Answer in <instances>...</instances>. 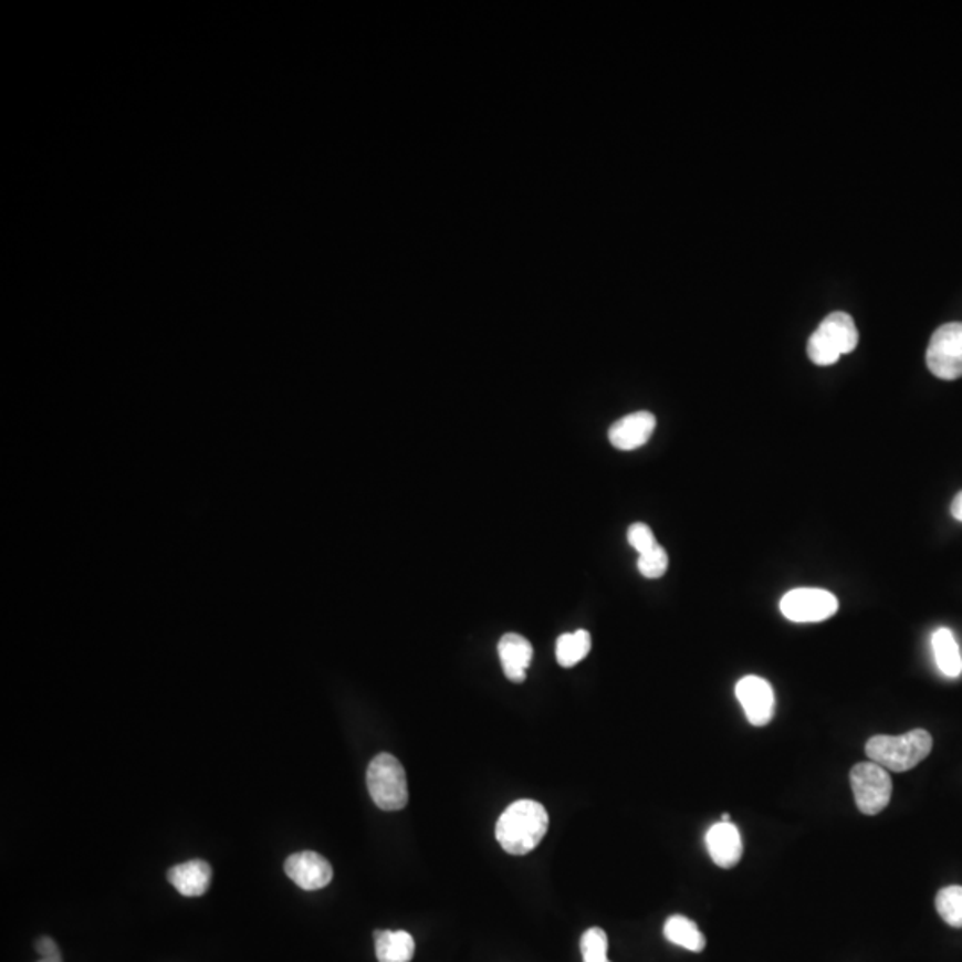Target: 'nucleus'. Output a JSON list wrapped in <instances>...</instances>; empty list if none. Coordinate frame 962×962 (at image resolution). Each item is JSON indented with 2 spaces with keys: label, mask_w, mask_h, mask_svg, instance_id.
I'll return each mask as SVG.
<instances>
[{
  "label": "nucleus",
  "mask_w": 962,
  "mask_h": 962,
  "mask_svg": "<svg viewBox=\"0 0 962 962\" xmlns=\"http://www.w3.org/2000/svg\"><path fill=\"white\" fill-rule=\"evenodd\" d=\"M736 699L752 725L763 728L774 719V690L766 679L757 676H745L740 679L736 684Z\"/></svg>",
  "instance_id": "nucleus-8"
},
{
  "label": "nucleus",
  "mask_w": 962,
  "mask_h": 962,
  "mask_svg": "<svg viewBox=\"0 0 962 962\" xmlns=\"http://www.w3.org/2000/svg\"><path fill=\"white\" fill-rule=\"evenodd\" d=\"M838 599L822 588H795L781 599V614L792 623H822L838 611Z\"/></svg>",
  "instance_id": "nucleus-7"
},
{
  "label": "nucleus",
  "mask_w": 962,
  "mask_h": 962,
  "mask_svg": "<svg viewBox=\"0 0 962 962\" xmlns=\"http://www.w3.org/2000/svg\"><path fill=\"white\" fill-rule=\"evenodd\" d=\"M932 751V736L926 729H912L900 736L879 734L866 743L870 761L888 772H908L927 760Z\"/></svg>",
  "instance_id": "nucleus-2"
},
{
  "label": "nucleus",
  "mask_w": 962,
  "mask_h": 962,
  "mask_svg": "<svg viewBox=\"0 0 962 962\" xmlns=\"http://www.w3.org/2000/svg\"><path fill=\"white\" fill-rule=\"evenodd\" d=\"M932 651H934L938 669L947 678H959L962 673V656L958 640L949 628L935 629L932 635Z\"/></svg>",
  "instance_id": "nucleus-15"
},
{
  "label": "nucleus",
  "mask_w": 962,
  "mask_h": 962,
  "mask_svg": "<svg viewBox=\"0 0 962 962\" xmlns=\"http://www.w3.org/2000/svg\"><path fill=\"white\" fill-rule=\"evenodd\" d=\"M656 428L655 414L641 412L629 414L615 422L614 427L609 428V442L614 448L620 451H631V449L641 448L651 439L652 431Z\"/></svg>",
  "instance_id": "nucleus-11"
},
{
  "label": "nucleus",
  "mask_w": 962,
  "mask_h": 962,
  "mask_svg": "<svg viewBox=\"0 0 962 962\" xmlns=\"http://www.w3.org/2000/svg\"><path fill=\"white\" fill-rule=\"evenodd\" d=\"M367 790L376 806L384 812H399L408 804L405 768L393 754L381 752L367 768Z\"/></svg>",
  "instance_id": "nucleus-4"
},
{
  "label": "nucleus",
  "mask_w": 962,
  "mask_h": 962,
  "mask_svg": "<svg viewBox=\"0 0 962 962\" xmlns=\"http://www.w3.org/2000/svg\"><path fill=\"white\" fill-rule=\"evenodd\" d=\"M36 947L38 953L42 955V959H54V961H63L61 959L60 949H57V944L52 938H40V940L34 943Z\"/></svg>",
  "instance_id": "nucleus-22"
},
{
  "label": "nucleus",
  "mask_w": 962,
  "mask_h": 962,
  "mask_svg": "<svg viewBox=\"0 0 962 962\" xmlns=\"http://www.w3.org/2000/svg\"><path fill=\"white\" fill-rule=\"evenodd\" d=\"M935 909L953 929H962V886H947L935 897Z\"/></svg>",
  "instance_id": "nucleus-18"
},
{
  "label": "nucleus",
  "mask_w": 962,
  "mask_h": 962,
  "mask_svg": "<svg viewBox=\"0 0 962 962\" xmlns=\"http://www.w3.org/2000/svg\"><path fill=\"white\" fill-rule=\"evenodd\" d=\"M498 651H500L504 676L513 683H524L527 667L532 663L533 658V647L530 640L521 637L517 632H509L501 638Z\"/></svg>",
  "instance_id": "nucleus-12"
},
{
  "label": "nucleus",
  "mask_w": 962,
  "mask_h": 962,
  "mask_svg": "<svg viewBox=\"0 0 962 962\" xmlns=\"http://www.w3.org/2000/svg\"><path fill=\"white\" fill-rule=\"evenodd\" d=\"M212 870L202 859L177 865L168 871V880L182 897H202L211 886Z\"/></svg>",
  "instance_id": "nucleus-13"
},
{
  "label": "nucleus",
  "mask_w": 962,
  "mask_h": 962,
  "mask_svg": "<svg viewBox=\"0 0 962 962\" xmlns=\"http://www.w3.org/2000/svg\"><path fill=\"white\" fill-rule=\"evenodd\" d=\"M705 848L720 868H733L743 856L742 834L733 822H719L705 833Z\"/></svg>",
  "instance_id": "nucleus-10"
},
{
  "label": "nucleus",
  "mask_w": 962,
  "mask_h": 962,
  "mask_svg": "<svg viewBox=\"0 0 962 962\" xmlns=\"http://www.w3.org/2000/svg\"><path fill=\"white\" fill-rule=\"evenodd\" d=\"M547 827L550 816L541 802L523 798L504 809L495 825V838L504 853L526 856L541 845Z\"/></svg>",
  "instance_id": "nucleus-1"
},
{
  "label": "nucleus",
  "mask_w": 962,
  "mask_h": 962,
  "mask_svg": "<svg viewBox=\"0 0 962 962\" xmlns=\"http://www.w3.org/2000/svg\"><path fill=\"white\" fill-rule=\"evenodd\" d=\"M40 962H63V961H54V959H42Z\"/></svg>",
  "instance_id": "nucleus-25"
},
{
  "label": "nucleus",
  "mask_w": 962,
  "mask_h": 962,
  "mask_svg": "<svg viewBox=\"0 0 962 962\" xmlns=\"http://www.w3.org/2000/svg\"><path fill=\"white\" fill-rule=\"evenodd\" d=\"M950 512H952L953 519H958L959 523H962V491L953 498Z\"/></svg>",
  "instance_id": "nucleus-23"
},
{
  "label": "nucleus",
  "mask_w": 962,
  "mask_h": 962,
  "mask_svg": "<svg viewBox=\"0 0 962 962\" xmlns=\"http://www.w3.org/2000/svg\"><path fill=\"white\" fill-rule=\"evenodd\" d=\"M583 962H608V935L599 927H592L582 938Z\"/></svg>",
  "instance_id": "nucleus-19"
},
{
  "label": "nucleus",
  "mask_w": 962,
  "mask_h": 962,
  "mask_svg": "<svg viewBox=\"0 0 962 962\" xmlns=\"http://www.w3.org/2000/svg\"><path fill=\"white\" fill-rule=\"evenodd\" d=\"M667 568H669V555L660 544L638 555V571L647 579H658L667 573Z\"/></svg>",
  "instance_id": "nucleus-20"
},
{
  "label": "nucleus",
  "mask_w": 962,
  "mask_h": 962,
  "mask_svg": "<svg viewBox=\"0 0 962 962\" xmlns=\"http://www.w3.org/2000/svg\"><path fill=\"white\" fill-rule=\"evenodd\" d=\"M608 962H611V961H608Z\"/></svg>",
  "instance_id": "nucleus-26"
},
{
  "label": "nucleus",
  "mask_w": 962,
  "mask_h": 962,
  "mask_svg": "<svg viewBox=\"0 0 962 962\" xmlns=\"http://www.w3.org/2000/svg\"><path fill=\"white\" fill-rule=\"evenodd\" d=\"M722 822H731V816H729L728 813H724V815H722Z\"/></svg>",
  "instance_id": "nucleus-24"
},
{
  "label": "nucleus",
  "mask_w": 962,
  "mask_h": 962,
  "mask_svg": "<svg viewBox=\"0 0 962 962\" xmlns=\"http://www.w3.org/2000/svg\"><path fill=\"white\" fill-rule=\"evenodd\" d=\"M592 649L590 632L577 629L574 632H565L556 641V660L560 667L571 669L574 665L587 658Z\"/></svg>",
  "instance_id": "nucleus-17"
},
{
  "label": "nucleus",
  "mask_w": 962,
  "mask_h": 962,
  "mask_svg": "<svg viewBox=\"0 0 962 962\" xmlns=\"http://www.w3.org/2000/svg\"><path fill=\"white\" fill-rule=\"evenodd\" d=\"M628 542L631 545L632 550L638 551V555L641 553H646V551L652 550L658 542H656L655 533H652L651 527L647 526L644 523H635L629 526L628 530Z\"/></svg>",
  "instance_id": "nucleus-21"
},
{
  "label": "nucleus",
  "mask_w": 962,
  "mask_h": 962,
  "mask_svg": "<svg viewBox=\"0 0 962 962\" xmlns=\"http://www.w3.org/2000/svg\"><path fill=\"white\" fill-rule=\"evenodd\" d=\"M375 950L378 962H410L416 943L405 930H376Z\"/></svg>",
  "instance_id": "nucleus-14"
},
{
  "label": "nucleus",
  "mask_w": 962,
  "mask_h": 962,
  "mask_svg": "<svg viewBox=\"0 0 962 962\" xmlns=\"http://www.w3.org/2000/svg\"><path fill=\"white\" fill-rule=\"evenodd\" d=\"M857 343L859 332L853 317L847 312H833L807 341V357L816 366H830L838 363L841 355L854 352Z\"/></svg>",
  "instance_id": "nucleus-3"
},
{
  "label": "nucleus",
  "mask_w": 962,
  "mask_h": 962,
  "mask_svg": "<svg viewBox=\"0 0 962 962\" xmlns=\"http://www.w3.org/2000/svg\"><path fill=\"white\" fill-rule=\"evenodd\" d=\"M850 786L859 812L868 816L885 812L893 793V783L888 770L874 761L859 763L850 770Z\"/></svg>",
  "instance_id": "nucleus-5"
},
{
  "label": "nucleus",
  "mask_w": 962,
  "mask_h": 962,
  "mask_svg": "<svg viewBox=\"0 0 962 962\" xmlns=\"http://www.w3.org/2000/svg\"><path fill=\"white\" fill-rule=\"evenodd\" d=\"M927 366L941 380H958L962 376V323L940 326L927 348Z\"/></svg>",
  "instance_id": "nucleus-6"
},
{
  "label": "nucleus",
  "mask_w": 962,
  "mask_h": 962,
  "mask_svg": "<svg viewBox=\"0 0 962 962\" xmlns=\"http://www.w3.org/2000/svg\"><path fill=\"white\" fill-rule=\"evenodd\" d=\"M284 870L289 879L305 891L326 888L334 877L331 862L326 861L325 857L320 856V854L311 853V850L289 856Z\"/></svg>",
  "instance_id": "nucleus-9"
},
{
  "label": "nucleus",
  "mask_w": 962,
  "mask_h": 962,
  "mask_svg": "<svg viewBox=\"0 0 962 962\" xmlns=\"http://www.w3.org/2000/svg\"><path fill=\"white\" fill-rule=\"evenodd\" d=\"M663 934L672 944L690 952H702L705 949V938L696 921L690 918L673 914L665 921Z\"/></svg>",
  "instance_id": "nucleus-16"
}]
</instances>
